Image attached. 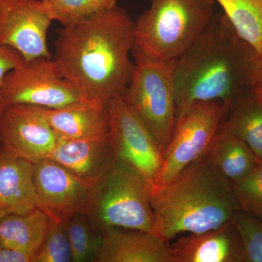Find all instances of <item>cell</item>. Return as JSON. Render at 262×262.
Returning <instances> with one entry per match:
<instances>
[{
    "instance_id": "7a4b0ae2",
    "label": "cell",
    "mask_w": 262,
    "mask_h": 262,
    "mask_svg": "<svg viewBox=\"0 0 262 262\" xmlns=\"http://www.w3.org/2000/svg\"><path fill=\"white\" fill-rule=\"evenodd\" d=\"M254 56L225 14L213 15L204 32L176 61L177 120L198 101L232 103L249 88Z\"/></svg>"
},
{
    "instance_id": "83f0119b",
    "label": "cell",
    "mask_w": 262,
    "mask_h": 262,
    "mask_svg": "<svg viewBox=\"0 0 262 262\" xmlns=\"http://www.w3.org/2000/svg\"><path fill=\"white\" fill-rule=\"evenodd\" d=\"M0 262H34L28 253L9 247L0 241Z\"/></svg>"
},
{
    "instance_id": "603a6c76",
    "label": "cell",
    "mask_w": 262,
    "mask_h": 262,
    "mask_svg": "<svg viewBox=\"0 0 262 262\" xmlns=\"http://www.w3.org/2000/svg\"><path fill=\"white\" fill-rule=\"evenodd\" d=\"M43 9L52 20L63 27L113 9L117 0H41Z\"/></svg>"
},
{
    "instance_id": "ac0fdd59",
    "label": "cell",
    "mask_w": 262,
    "mask_h": 262,
    "mask_svg": "<svg viewBox=\"0 0 262 262\" xmlns=\"http://www.w3.org/2000/svg\"><path fill=\"white\" fill-rule=\"evenodd\" d=\"M205 157L215 172L231 184L247 177L260 163L246 143L222 127Z\"/></svg>"
},
{
    "instance_id": "30bf717a",
    "label": "cell",
    "mask_w": 262,
    "mask_h": 262,
    "mask_svg": "<svg viewBox=\"0 0 262 262\" xmlns=\"http://www.w3.org/2000/svg\"><path fill=\"white\" fill-rule=\"evenodd\" d=\"M34 164L37 208L56 222L80 213L89 215L96 185L51 158Z\"/></svg>"
},
{
    "instance_id": "e0dca14e",
    "label": "cell",
    "mask_w": 262,
    "mask_h": 262,
    "mask_svg": "<svg viewBox=\"0 0 262 262\" xmlns=\"http://www.w3.org/2000/svg\"><path fill=\"white\" fill-rule=\"evenodd\" d=\"M34 164L0 148V209L24 215L37 208Z\"/></svg>"
},
{
    "instance_id": "3957f363",
    "label": "cell",
    "mask_w": 262,
    "mask_h": 262,
    "mask_svg": "<svg viewBox=\"0 0 262 262\" xmlns=\"http://www.w3.org/2000/svg\"><path fill=\"white\" fill-rule=\"evenodd\" d=\"M151 202L152 232L168 243L180 234L217 228L239 210L232 184L215 172L205 155L171 182L154 184Z\"/></svg>"
},
{
    "instance_id": "f1b7e54d",
    "label": "cell",
    "mask_w": 262,
    "mask_h": 262,
    "mask_svg": "<svg viewBox=\"0 0 262 262\" xmlns=\"http://www.w3.org/2000/svg\"><path fill=\"white\" fill-rule=\"evenodd\" d=\"M249 88L254 96L262 103V74L251 70Z\"/></svg>"
},
{
    "instance_id": "8fae6325",
    "label": "cell",
    "mask_w": 262,
    "mask_h": 262,
    "mask_svg": "<svg viewBox=\"0 0 262 262\" xmlns=\"http://www.w3.org/2000/svg\"><path fill=\"white\" fill-rule=\"evenodd\" d=\"M58 139L43 107L6 105L0 116V144L8 154L34 163L48 158Z\"/></svg>"
},
{
    "instance_id": "d4e9b609",
    "label": "cell",
    "mask_w": 262,
    "mask_h": 262,
    "mask_svg": "<svg viewBox=\"0 0 262 262\" xmlns=\"http://www.w3.org/2000/svg\"><path fill=\"white\" fill-rule=\"evenodd\" d=\"M232 220L242 237L246 262H262V221L241 210Z\"/></svg>"
},
{
    "instance_id": "9c48e42d",
    "label": "cell",
    "mask_w": 262,
    "mask_h": 262,
    "mask_svg": "<svg viewBox=\"0 0 262 262\" xmlns=\"http://www.w3.org/2000/svg\"><path fill=\"white\" fill-rule=\"evenodd\" d=\"M0 94L5 106L29 104L48 108L64 107L84 98L63 77L56 61L47 57L25 61L8 72Z\"/></svg>"
},
{
    "instance_id": "5bb4252c",
    "label": "cell",
    "mask_w": 262,
    "mask_h": 262,
    "mask_svg": "<svg viewBox=\"0 0 262 262\" xmlns=\"http://www.w3.org/2000/svg\"><path fill=\"white\" fill-rule=\"evenodd\" d=\"M93 262H175L170 244L153 232L113 227L103 232Z\"/></svg>"
},
{
    "instance_id": "6da1fadb",
    "label": "cell",
    "mask_w": 262,
    "mask_h": 262,
    "mask_svg": "<svg viewBox=\"0 0 262 262\" xmlns=\"http://www.w3.org/2000/svg\"><path fill=\"white\" fill-rule=\"evenodd\" d=\"M134 46V21L116 6L60 29L54 60L82 97L107 105L130 82Z\"/></svg>"
},
{
    "instance_id": "9a60e30c",
    "label": "cell",
    "mask_w": 262,
    "mask_h": 262,
    "mask_svg": "<svg viewBox=\"0 0 262 262\" xmlns=\"http://www.w3.org/2000/svg\"><path fill=\"white\" fill-rule=\"evenodd\" d=\"M48 158L94 185L101 182L115 164L108 134L76 140H60Z\"/></svg>"
},
{
    "instance_id": "cb8c5ba5",
    "label": "cell",
    "mask_w": 262,
    "mask_h": 262,
    "mask_svg": "<svg viewBox=\"0 0 262 262\" xmlns=\"http://www.w3.org/2000/svg\"><path fill=\"white\" fill-rule=\"evenodd\" d=\"M232 187L239 209L262 221V162Z\"/></svg>"
},
{
    "instance_id": "52a82bcc",
    "label": "cell",
    "mask_w": 262,
    "mask_h": 262,
    "mask_svg": "<svg viewBox=\"0 0 262 262\" xmlns=\"http://www.w3.org/2000/svg\"><path fill=\"white\" fill-rule=\"evenodd\" d=\"M230 104L220 100L198 101L178 117L155 185L171 182L188 165L206 154Z\"/></svg>"
},
{
    "instance_id": "7402d4cb",
    "label": "cell",
    "mask_w": 262,
    "mask_h": 262,
    "mask_svg": "<svg viewBox=\"0 0 262 262\" xmlns=\"http://www.w3.org/2000/svg\"><path fill=\"white\" fill-rule=\"evenodd\" d=\"M72 251V261H93L102 241L103 232L89 215L80 213L64 222Z\"/></svg>"
},
{
    "instance_id": "484cf974",
    "label": "cell",
    "mask_w": 262,
    "mask_h": 262,
    "mask_svg": "<svg viewBox=\"0 0 262 262\" xmlns=\"http://www.w3.org/2000/svg\"><path fill=\"white\" fill-rule=\"evenodd\" d=\"M70 261H72V251L64 222L53 220L35 262Z\"/></svg>"
},
{
    "instance_id": "44dd1931",
    "label": "cell",
    "mask_w": 262,
    "mask_h": 262,
    "mask_svg": "<svg viewBox=\"0 0 262 262\" xmlns=\"http://www.w3.org/2000/svg\"><path fill=\"white\" fill-rule=\"evenodd\" d=\"M239 39L262 56V0H214Z\"/></svg>"
},
{
    "instance_id": "2e32d148",
    "label": "cell",
    "mask_w": 262,
    "mask_h": 262,
    "mask_svg": "<svg viewBox=\"0 0 262 262\" xmlns=\"http://www.w3.org/2000/svg\"><path fill=\"white\" fill-rule=\"evenodd\" d=\"M43 110L60 140L91 139L108 134L107 105L98 100L81 98L64 107Z\"/></svg>"
},
{
    "instance_id": "277c9868",
    "label": "cell",
    "mask_w": 262,
    "mask_h": 262,
    "mask_svg": "<svg viewBox=\"0 0 262 262\" xmlns=\"http://www.w3.org/2000/svg\"><path fill=\"white\" fill-rule=\"evenodd\" d=\"M214 0H151L134 22L135 46L158 60L177 59L214 15Z\"/></svg>"
},
{
    "instance_id": "ffe728a7",
    "label": "cell",
    "mask_w": 262,
    "mask_h": 262,
    "mask_svg": "<svg viewBox=\"0 0 262 262\" xmlns=\"http://www.w3.org/2000/svg\"><path fill=\"white\" fill-rule=\"evenodd\" d=\"M249 91L231 103L222 127L246 143L262 162V103Z\"/></svg>"
},
{
    "instance_id": "4316f807",
    "label": "cell",
    "mask_w": 262,
    "mask_h": 262,
    "mask_svg": "<svg viewBox=\"0 0 262 262\" xmlns=\"http://www.w3.org/2000/svg\"><path fill=\"white\" fill-rule=\"evenodd\" d=\"M24 63L25 60L18 51L0 44V87L3 85L5 75Z\"/></svg>"
},
{
    "instance_id": "4fadbf2b",
    "label": "cell",
    "mask_w": 262,
    "mask_h": 262,
    "mask_svg": "<svg viewBox=\"0 0 262 262\" xmlns=\"http://www.w3.org/2000/svg\"><path fill=\"white\" fill-rule=\"evenodd\" d=\"M170 248L175 262H246L242 237L232 220L217 228L179 237Z\"/></svg>"
},
{
    "instance_id": "f546056e",
    "label": "cell",
    "mask_w": 262,
    "mask_h": 262,
    "mask_svg": "<svg viewBox=\"0 0 262 262\" xmlns=\"http://www.w3.org/2000/svg\"><path fill=\"white\" fill-rule=\"evenodd\" d=\"M251 70L255 71V72H258V73L262 74V56H258L255 53Z\"/></svg>"
},
{
    "instance_id": "ba28073f",
    "label": "cell",
    "mask_w": 262,
    "mask_h": 262,
    "mask_svg": "<svg viewBox=\"0 0 262 262\" xmlns=\"http://www.w3.org/2000/svg\"><path fill=\"white\" fill-rule=\"evenodd\" d=\"M107 108L108 137L115 161L135 169L154 184L163 167V147L121 96L113 98Z\"/></svg>"
},
{
    "instance_id": "d6986e66",
    "label": "cell",
    "mask_w": 262,
    "mask_h": 262,
    "mask_svg": "<svg viewBox=\"0 0 262 262\" xmlns=\"http://www.w3.org/2000/svg\"><path fill=\"white\" fill-rule=\"evenodd\" d=\"M52 220L38 208L27 214H9L0 220V241L32 256L35 262Z\"/></svg>"
},
{
    "instance_id": "7c38bea8",
    "label": "cell",
    "mask_w": 262,
    "mask_h": 262,
    "mask_svg": "<svg viewBox=\"0 0 262 262\" xmlns=\"http://www.w3.org/2000/svg\"><path fill=\"white\" fill-rule=\"evenodd\" d=\"M52 21L41 0H0V44L18 51L26 62L51 58L48 32Z\"/></svg>"
},
{
    "instance_id": "1f68e13d",
    "label": "cell",
    "mask_w": 262,
    "mask_h": 262,
    "mask_svg": "<svg viewBox=\"0 0 262 262\" xmlns=\"http://www.w3.org/2000/svg\"><path fill=\"white\" fill-rule=\"evenodd\" d=\"M6 213L5 211H3V210L0 209V220H1L3 217H4L5 215H6Z\"/></svg>"
},
{
    "instance_id": "8992f818",
    "label": "cell",
    "mask_w": 262,
    "mask_h": 262,
    "mask_svg": "<svg viewBox=\"0 0 262 262\" xmlns=\"http://www.w3.org/2000/svg\"><path fill=\"white\" fill-rule=\"evenodd\" d=\"M153 185L135 169L116 161L96 185L89 215L102 232L113 227L152 232Z\"/></svg>"
},
{
    "instance_id": "5b68a950",
    "label": "cell",
    "mask_w": 262,
    "mask_h": 262,
    "mask_svg": "<svg viewBox=\"0 0 262 262\" xmlns=\"http://www.w3.org/2000/svg\"><path fill=\"white\" fill-rule=\"evenodd\" d=\"M130 82L122 97L139 115L165 151L177 123V59L158 60L134 46Z\"/></svg>"
},
{
    "instance_id": "4dcf8cb0",
    "label": "cell",
    "mask_w": 262,
    "mask_h": 262,
    "mask_svg": "<svg viewBox=\"0 0 262 262\" xmlns=\"http://www.w3.org/2000/svg\"><path fill=\"white\" fill-rule=\"evenodd\" d=\"M5 106V104L4 103V101H3V97H2L1 94H0V116H1V114L3 113V108H4Z\"/></svg>"
}]
</instances>
